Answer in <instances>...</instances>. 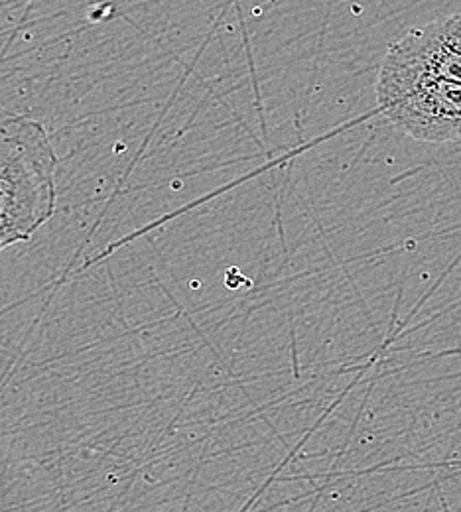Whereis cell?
<instances>
[{
	"label": "cell",
	"instance_id": "obj_2",
	"mask_svg": "<svg viewBox=\"0 0 461 512\" xmlns=\"http://www.w3.org/2000/svg\"><path fill=\"white\" fill-rule=\"evenodd\" d=\"M379 111L422 142L461 138V81L430 73L387 52L377 79Z\"/></svg>",
	"mask_w": 461,
	"mask_h": 512
},
{
	"label": "cell",
	"instance_id": "obj_3",
	"mask_svg": "<svg viewBox=\"0 0 461 512\" xmlns=\"http://www.w3.org/2000/svg\"><path fill=\"white\" fill-rule=\"evenodd\" d=\"M389 52L430 73L461 81V12L410 30Z\"/></svg>",
	"mask_w": 461,
	"mask_h": 512
},
{
	"label": "cell",
	"instance_id": "obj_1",
	"mask_svg": "<svg viewBox=\"0 0 461 512\" xmlns=\"http://www.w3.org/2000/svg\"><path fill=\"white\" fill-rule=\"evenodd\" d=\"M58 156L44 127L0 107V253L26 243L56 211Z\"/></svg>",
	"mask_w": 461,
	"mask_h": 512
}]
</instances>
